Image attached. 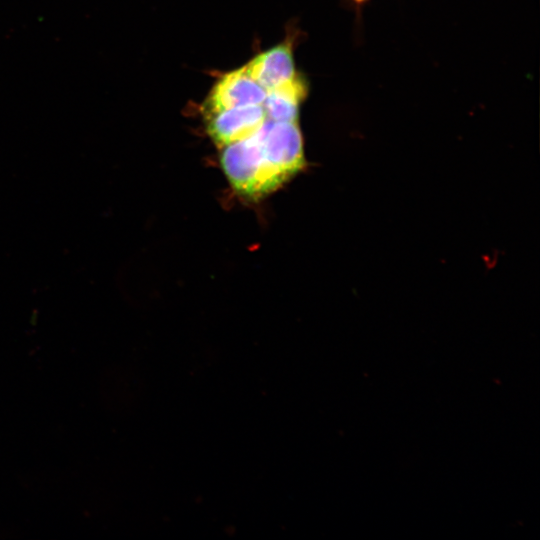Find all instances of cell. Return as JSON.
Masks as SVG:
<instances>
[{"instance_id": "cell-1", "label": "cell", "mask_w": 540, "mask_h": 540, "mask_svg": "<svg viewBox=\"0 0 540 540\" xmlns=\"http://www.w3.org/2000/svg\"><path fill=\"white\" fill-rule=\"evenodd\" d=\"M221 150L220 163L228 181L246 198L259 199L291 178L266 159L254 135Z\"/></svg>"}, {"instance_id": "cell-2", "label": "cell", "mask_w": 540, "mask_h": 540, "mask_svg": "<svg viewBox=\"0 0 540 540\" xmlns=\"http://www.w3.org/2000/svg\"><path fill=\"white\" fill-rule=\"evenodd\" d=\"M254 136L266 159L290 177L306 165L298 122L266 120Z\"/></svg>"}, {"instance_id": "cell-3", "label": "cell", "mask_w": 540, "mask_h": 540, "mask_svg": "<svg viewBox=\"0 0 540 540\" xmlns=\"http://www.w3.org/2000/svg\"><path fill=\"white\" fill-rule=\"evenodd\" d=\"M266 90L245 71L244 66L222 75L203 103L206 118L234 107L262 105Z\"/></svg>"}, {"instance_id": "cell-4", "label": "cell", "mask_w": 540, "mask_h": 540, "mask_svg": "<svg viewBox=\"0 0 540 540\" xmlns=\"http://www.w3.org/2000/svg\"><path fill=\"white\" fill-rule=\"evenodd\" d=\"M206 119L207 133L220 149L252 137L267 120L262 105L234 107Z\"/></svg>"}, {"instance_id": "cell-5", "label": "cell", "mask_w": 540, "mask_h": 540, "mask_svg": "<svg viewBox=\"0 0 540 540\" xmlns=\"http://www.w3.org/2000/svg\"><path fill=\"white\" fill-rule=\"evenodd\" d=\"M244 69L266 92L283 84L296 74L291 43L283 42L258 54Z\"/></svg>"}, {"instance_id": "cell-6", "label": "cell", "mask_w": 540, "mask_h": 540, "mask_svg": "<svg viewBox=\"0 0 540 540\" xmlns=\"http://www.w3.org/2000/svg\"><path fill=\"white\" fill-rule=\"evenodd\" d=\"M306 94V83L297 73L288 81L267 91L262 103L267 120L298 122L300 103Z\"/></svg>"}, {"instance_id": "cell-7", "label": "cell", "mask_w": 540, "mask_h": 540, "mask_svg": "<svg viewBox=\"0 0 540 540\" xmlns=\"http://www.w3.org/2000/svg\"><path fill=\"white\" fill-rule=\"evenodd\" d=\"M354 2H356L357 4H361V3H364L368 0H353Z\"/></svg>"}]
</instances>
